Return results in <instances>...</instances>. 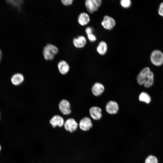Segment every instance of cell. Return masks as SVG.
Here are the masks:
<instances>
[{"mask_svg":"<svg viewBox=\"0 0 163 163\" xmlns=\"http://www.w3.org/2000/svg\"><path fill=\"white\" fill-rule=\"evenodd\" d=\"M64 126L66 130L70 133H72L76 130L78 125L74 119L70 118L66 120L64 123Z\"/></svg>","mask_w":163,"mask_h":163,"instance_id":"52a82bcc","label":"cell"},{"mask_svg":"<svg viewBox=\"0 0 163 163\" xmlns=\"http://www.w3.org/2000/svg\"><path fill=\"white\" fill-rule=\"evenodd\" d=\"M1 146L0 145V151L1 150Z\"/></svg>","mask_w":163,"mask_h":163,"instance_id":"83f0119b","label":"cell"},{"mask_svg":"<svg viewBox=\"0 0 163 163\" xmlns=\"http://www.w3.org/2000/svg\"><path fill=\"white\" fill-rule=\"evenodd\" d=\"M150 59L154 65L160 66L163 63V53L159 50H154L151 53Z\"/></svg>","mask_w":163,"mask_h":163,"instance_id":"277c9868","label":"cell"},{"mask_svg":"<svg viewBox=\"0 0 163 163\" xmlns=\"http://www.w3.org/2000/svg\"><path fill=\"white\" fill-rule=\"evenodd\" d=\"M108 50V46L107 43L104 41H101L98 43L96 48L97 52L101 55H105Z\"/></svg>","mask_w":163,"mask_h":163,"instance_id":"e0dca14e","label":"cell"},{"mask_svg":"<svg viewBox=\"0 0 163 163\" xmlns=\"http://www.w3.org/2000/svg\"><path fill=\"white\" fill-rule=\"evenodd\" d=\"M8 2H10L12 5L18 7H20L22 3V1L21 0H9L8 1Z\"/></svg>","mask_w":163,"mask_h":163,"instance_id":"7402d4cb","label":"cell"},{"mask_svg":"<svg viewBox=\"0 0 163 163\" xmlns=\"http://www.w3.org/2000/svg\"><path fill=\"white\" fill-rule=\"evenodd\" d=\"M158 13L159 14L163 16V2H161L159 5L158 9Z\"/></svg>","mask_w":163,"mask_h":163,"instance_id":"d4e9b609","label":"cell"},{"mask_svg":"<svg viewBox=\"0 0 163 163\" xmlns=\"http://www.w3.org/2000/svg\"><path fill=\"white\" fill-rule=\"evenodd\" d=\"M104 87L103 85L99 82H96L93 85L91 91L93 94L96 96L101 95L104 92Z\"/></svg>","mask_w":163,"mask_h":163,"instance_id":"2e32d148","label":"cell"},{"mask_svg":"<svg viewBox=\"0 0 163 163\" xmlns=\"http://www.w3.org/2000/svg\"><path fill=\"white\" fill-rule=\"evenodd\" d=\"M105 109L108 113L110 114H114L118 112L119 107L118 103L116 101H110L107 104Z\"/></svg>","mask_w":163,"mask_h":163,"instance_id":"9c48e42d","label":"cell"},{"mask_svg":"<svg viewBox=\"0 0 163 163\" xmlns=\"http://www.w3.org/2000/svg\"><path fill=\"white\" fill-rule=\"evenodd\" d=\"M85 31L87 35L89 34L93 33L94 29L92 27L88 26L85 28Z\"/></svg>","mask_w":163,"mask_h":163,"instance_id":"cb8c5ba5","label":"cell"},{"mask_svg":"<svg viewBox=\"0 0 163 163\" xmlns=\"http://www.w3.org/2000/svg\"><path fill=\"white\" fill-rule=\"evenodd\" d=\"M120 4L123 8H127L131 6L132 2L130 0H121L120 1Z\"/></svg>","mask_w":163,"mask_h":163,"instance_id":"ffe728a7","label":"cell"},{"mask_svg":"<svg viewBox=\"0 0 163 163\" xmlns=\"http://www.w3.org/2000/svg\"><path fill=\"white\" fill-rule=\"evenodd\" d=\"M58 48L55 45L48 43L43 47L42 53L45 60L47 61L52 60L55 56L59 53Z\"/></svg>","mask_w":163,"mask_h":163,"instance_id":"7a4b0ae2","label":"cell"},{"mask_svg":"<svg viewBox=\"0 0 163 163\" xmlns=\"http://www.w3.org/2000/svg\"><path fill=\"white\" fill-rule=\"evenodd\" d=\"M101 24L105 29L111 30L116 25V22L113 18L107 15H105L103 17V20L101 22Z\"/></svg>","mask_w":163,"mask_h":163,"instance_id":"5b68a950","label":"cell"},{"mask_svg":"<svg viewBox=\"0 0 163 163\" xmlns=\"http://www.w3.org/2000/svg\"><path fill=\"white\" fill-rule=\"evenodd\" d=\"M89 113L91 118L95 120H100L102 116V110L97 106L91 107L89 110Z\"/></svg>","mask_w":163,"mask_h":163,"instance_id":"4fadbf2b","label":"cell"},{"mask_svg":"<svg viewBox=\"0 0 163 163\" xmlns=\"http://www.w3.org/2000/svg\"><path fill=\"white\" fill-rule=\"evenodd\" d=\"M102 3L101 0H86L85 2V5L87 10L90 14L96 11Z\"/></svg>","mask_w":163,"mask_h":163,"instance_id":"3957f363","label":"cell"},{"mask_svg":"<svg viewBox=\"0 0 163 163\" xmlns=\"http://www.w3.org/2000/svg\"><path fill=\"white\" fill-rule=\"evenodd\" d=\"M24 79V76L22 73H16L12 75L10 78V81L13 85L18 86L23 83Z\"/></svg>","mask_w":163,"mask_h":163,"instance_id":"7c38bea8","label":"cell"},{"mask_svg":"<svg viewBox=\"0 0 163 163\" xmlns=\"http://www.w3.org/2000/svg\"><path fill=\"white\" fill-rule=\"evenodd\" d=\"M139 100L144 102L147 104H149L151 101V98L149 95L147 93L144 92H141L139 96Z\"/></svg>","mask_w":163,"mask_h":163,"instance_id":"ac0fdd59","label":"cell"},{"mask_svg":"<svg viewBox=\"0 0 163 163\" xmlns=\"http://www.w3.org/2000/svg\"><path fill=\"white\" fill-rule=\"evenodd\" d=\"M79 126L81 130L86 131L92 127L93 124L91 119L89 117H85L80 120Z\"/></svg>","mask_w":163,"mask_h":163,"instance_id":"ba28073f","label":"cell"},{"mask_svg":"<svg viewBox=\"0 0 163 163\" xmlns=\"http://www.w3.org/2000/svg\"><path fill=\"white\" fill-rule=\"evenodd\" d=\"M77 20L79 24L81 26H84L87 25L90 22V18L87 13L82 12L78 15Z\"/></svg>","mask_w":163,"mask_h":163,"instance_id":"8fae6325","label":"cell"},{"mask_svg":"<svg viewBox=\"0 0 163 163\" xmlns=\"http://www.w3.org/2000/svg\"><path fill=\"white\" fill-rule=\"evenodd\" d=\"M2 57H0V62H1V60L2 59Z\"/></svg>","mask_w":163,"mask_h":163,"instance_id":"4316f807","label":"cell"},{"mask_svg":"<svg viewBox=\"0 0 163 163\" xmlns=\"http://www.w3.org/2000/svg\"><path fill=\"white\" fill-rule=\"evenodd\" d=\"M57 67L59 72L62 75L67 74L70 69V66L65 60H62L59 61Z\"/></svg>","mask_w":163,"mask_h":163,"instance_id":"5bb4252c","label":"cell"},{"mask_svg":"<svg viewBox=\"0 0 163 163\" xmlns=\"http://www.w3.org/2000/svg\"><path fill=\"white\" fill-rule=\"evenodd\" d=\"M74 0H61V3L64 6H69L72 4Z\"/></svg>","mask_w":163,"mask_h":163,"instance_id":"603a6c76","label":"cell"},{"mask_svg":"<svg viewBox=\"0 0 163 163\" xmlns=\"http://www.w3.org/2000/svg\"><path fill=\"white\" fill-rule=\"evenodd\" d=\"M136 80L140 85H144L146 88H150L154 83V74L149 68L145 67L138 74Z\"/></svg>","mask_w":163,"mask_h":163,"instance_id":"6da1fadb","label":"cell"},{"mask_svg":"<svg viewBox=\"0 0 163 163\" xmlns=\"http://www.w3.org/2000/svg\"><path fill=\"white\" fill-rule=\"evenodd\" d=\"M50 122L54 128L57 126L61 127L64 125V123L63 118L58 115H55L50 120Z\"/></svg>","mask_w":163,"mask_h":163,"instance_id":"9a60e30c","label":"cell"},{"mask_svg":"<svg viewBox=\"0 0 163 163\" xmlns=\"http://www.w3.org/2000/svg\"><path fill=\"white\" fill-rule=\"evenodd\" d=\"M59 108L60 111L64 115H68L71 113L70 103L66 100H62L60 102Z\"/></svg>","mask_w":163,"mask_h":163,"instance_id":"30bf717a","label":"cell"},{"mask_svg":"<svg viewBox=\"0 0 163 163\" xmlns=\"http://www.w3.org/2000/svg\"><path fill=\"white\" fill-rule=\"evenodd\" d=\"M0 57H2V52L0 49Z\"/></svg>","mask_w":163,"mask_h":163,"instance_id":"484cf974","label":"cell"},{"mask_svg":"<svg viewBox=\"0 0 163 163\" xmlns=\"http://www.w3.org/2000/svg\"><path fill=\"white\" fill-rule=\"evenodd\" d=\"M87 35L88 39L91 42H94L97 40L96 36L93 34V33L87 34Z\"/></svg>","mask_w":163,"mask_h":163,"instance_id":"44dd1931","label":"cell"},{"mask_svg":"<svg viewBox=\"0 0 163 163\" xmlns=\"http://www.w3.org/2000/svg\"><path fill=\"white\" fill-rule=\"evenodd\" d=\"M145 163H158V161L155 156L149 155L146 158Z\"/></svg>","mask_w":163,"mask_h":163,"instance_id":"d6986e66","label":"cell"},{"mask_svg":"<svg viewBox=\"0 0 163 163\" xmlns=\"http://www.w3.org/2000/svg\"><path fill=\"white\" fill-rule=\"evenodd\" d=\"M87 43V40L85 36L79 35L74 37L72 40V43L74 46L77 49L84 48Z\"/></svg>","mask_w":163,"mask_h":163,"instance_id":"8992f818","label":"cell"},{"mask_svg":"<svg viewBox=\"0 0 163 163\" xmlns=\"http://www.w3.org/2000/svg\"><path fill=\"white\" fill-rule=\"evenodd\" d=\"M0 115H1V113H0Z\"/></svg>","mask_w":163,"mask_h":163,"instance_id":"f1b7e54d","label":"cell"}]
</instances>
